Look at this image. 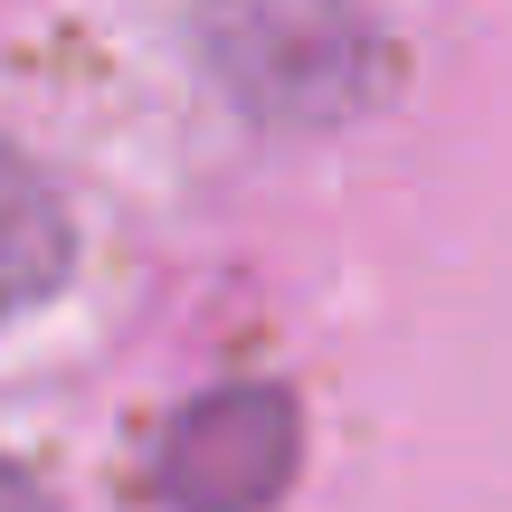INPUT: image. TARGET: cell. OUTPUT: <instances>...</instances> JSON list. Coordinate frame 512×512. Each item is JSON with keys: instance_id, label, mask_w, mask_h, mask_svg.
<instances>
[{"instance_id": "cell-3", "label": "cell", "mask_w": 512, "mask_h": 512, "mask_svg": "<svg viewBox=\"0 0 512 512\" xmlns=\"http://www.w3.org/2000/svg\"><path fill=\"white\" fill-rule=\"evenodd\" d=\"M67 256H76V219L57 200V181L19 143H0V323L48 304L67 285Z\"/></svg>"}, {"instance_id": "cell-2", "label": "cell", "mask_w": 512, "mask_h": 512, "mask_svg": "<svg viewBox=\"0 0 512 512\" xmlns=\"http://www.w3.org/2000/svg\"><path fill=\"white\" fill-rule=\"evenodd\" d=\"M294 456H304L294 399L266 389V380H238V389L190 399L162 427L152 494L171 512H275V494L294 484Z\"/></svg>"}, {"instance_id": "cell-4", "label": "cell", "mask_w": 512, "mask_h": 512, "mask_svg": "<svg viewBox=\"0 0 512 512\" xmlns=\"http://www.w3.org/2000/svg\"><path fill=\"white\" fill-rule=\"evenodd\" d=\"M0 512H57V503L38 494V475H19V465L0 456Z\"/></svg>"}, {"instance_id": "cell-1", "label": "cell", "mask_w": 512, "mask_h": 512, "mask_svg": "<svg viewBox=\"0 0 512 512\" xmlns=\"http://www.w3.org/2000/svg\"><path fill=\"white\" fill-rule=\"evenodd\" d=\"M209 67L266 124H332L380 95V29L351 0H209Z\"/></svg>"}]
</instances>
